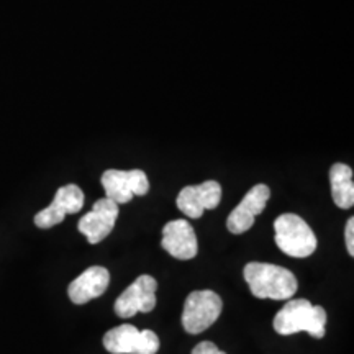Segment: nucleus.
I'll return each mask as SVG.
<instances>
[{
  "label": "nucleus",
  "instance_id": "obj_1",
  "mask_svg": "<svg viewBox=\"0 0 354 354\" xmlns=\"http://www.w3.org/2000/svg\"><path fill=\"white\" fill-rule=\"evenodd\" d=\"M243 276L256 299L289 300L299 289L294 272L276 264L248 263Z\"/></svg>",
  "mask_w": 354,
  "mask_h": 354
},
{
  "label": "nucleus",
  "instance_id": "obj_2",
  "mask_svg": "<svg viewBox=\"0 0 354 354\" xmlns=\"http://www.w3.org/2000/svg\"><path fill=\"white\" fill-rule=\"evenodd\" d=\"M274 330L279 335H295L300 331L322 339L325 336L326 312L320 305H313L305 299H294L287 302L274 317Z\"/></svg>",
  "mask_w": 354,
  "mask_h": 354
},
{
  "label": "nucleus",
  "instance_id": "obj_3",
  "mask_svg": "<svg viewBox=\"0 0 354 354\" xmlns=\"http://www.w3.org/2000/svg\"><path fill=\"white\" fill-rule=\"evenodd\" d=\"M276 245L290 258H308L317 250V236L302 216L284 214L274 221Z\"/></svg>",
  "mask_w": 354,
  "mask_h": 354
},
{
  "label": "nucleus",
  "instance_id": "obj_4",
  "mask_svg": "<svg viewBox=\"0 0 354 354\" xmlns=\"http://www.w3.org/2000/svg\"><path fill=\"white\" fill-rule=\"evenodd\" d=\"M223 302L214 290L190 292L185 299L183 312V326L190 335H198L209 330L218 320Z\"/></svg>",
  "mask_w": 354,
  "mask_h": 354
},
{
  "label": "nucleus",
  "instance_id": "obj_5",
  "mask_svg": "<svg viewBox=\"0 0 354 354\" xmlns=\"http://www.w3.org/2000/svg\"><path fill=\"white\" fill-rule=\"evenodd\" d=\"M104 348L110 354H156L159 338L151 330L140 331L133 325H120L105 333Z\"/></svg>",
  "mask_w": 354,
  "mask_h": 354
},
{
  "label": "nucleus",
  "instance_id": "obj_6",
  "mask_svg": "<svg viewBox=\"0 0 354 354\" xmlns=\"http://www.w3.org/2000/svg\"><path fill=\"white\" fill-rule=\"evenodd\" d=\"M156 279L143 274L115 300V313L120 318H131L136 313L153 312L156 307Z\"/></svg>",
  "mask_w": 354,
  "mask_h": 354
},
{
  "label": "nucleus",
  "instance_id": "obj_7",
  "mask_svg": "<svg viewBox=\"0 0 354 354\" xmlns=\"http://www.w3.org/2000/svg\"><path fill=\"white\" fill-rule=\"evenodd\" d=\"M102 185L105 189V197L117 205L128 203L135 196H146L149 190L148 176L140 169H107L102 174Z\"/></svg>",
  "mask_w": 354,
  "mask_h": 354
},
{
  "label": "nucleus",
  "instance_id": "obj_8",
  "mask_svg": "<svg viewBox=\"0 0 354 354\" xmlns=\"http://www.w3.org/2000/svg\"><path fill=\"white\" fill-rule=\"evenodd\" d=\"M84 207V192L76 184H68L57 189L55 198L46 209L39 210L35 215V225L38 228L48 230L59 225L66 215H73L81 212Z\"/></svg>",
  "mask_w": 354,
  "mask_h": 354
},
{
  "label": "nucleus",
  "instance_id": "obj_9",
  "mask_svg": "<svg viewBox=\"0 0 354 354\" xmlns=\"http://www.w3.org/2000/svg\"><path fill=\"white\" fill-rule=\"evenodd\" d=\"M118 214H120V209L117 203L107 197L99 198L92 210L79 220L77 230L87 238L91 245H97L112 233Z\"/></svg>",
  "mask_w": 354,
  "mask_h": 354
},
{
  "label": "nucleus",
  "instance_id": "obj_10",
  "mask_svg": "<svg viewBox=\"0 0 354 354\" xmlns=\"http://www.w3.org/2000/svg\"><path fill=\"white\" fill-rule=\"evenodd\" d=\"M221 185L216 180H205L198 185H187L176 198L177 209L189 218H201L205 210H214L220 205Z\"/></svg>",
  "mask_w": 354,
  "mask_h": 354
},
{
  "label": "nucleus",
  "instance_id": "obj_11",
  "mask_svg": "<svg viewBox=\"0 0 354 354\" xmlns=\"http://www.w3.org/2000/svg\"><path fill=\"white\" fill-rule=\"evenodd\" d=\"M269 197H271V189L266 184H258L253 189L248 190L243 201L234 207L227 220V228L230 233L241 234L254 225V218L261 215L266 209Z\"/></svg>",
  "mask_w": 354,
  "mask_h": 354
},
{
  "label": "nucleus",
  "instance_id": "obj_12",
  "mask_svg": "<svg viewBox=\"0 0 354 354\" xmlns=\"http://www.w3.org/2000/svg\"><path fill=\"white\" fill-rule=\"evenodd\" d=\"M162 250L180 261L194 259L198 253V241L187 220H172L162 228Z\"/></svg>",
  "mask_w": 354,
  "mask_h": 354
},
{
  "label": "nucleus",
  "instance_id": "obj_13",
  "mask_svg": "<svg viewBox=\"0 0 354 354\" xmlns=\"http://www.w3.org/2000/svg\"><path fill=\"white\" fill-rule=\"evenodd\" d=\"M110 284L109 269L102 266H92L84 271L77 279H74L68 287V295L71 302L76 305H84L92 299L100 297L105 294Z\"/></svg>",
  "mask_w": 354,
  "mask_h": 354
},
{
  "label": "nucleus",
  "instance_id": "obj_14",
  "mask_svg": "<svg viewBox=\"0 0 354 354\" xmlns=\"http://www.w3.org/2000/svg\"><path fill=\"white\" fill-rule=\"evenodd\" d=\"M331 198L339 209L348 210L354 205L353 169L343 162H336L330 169Z\"/></svg>",
  "mask_w": 354,
  "mask_h": 354
},
{
  "label": "nucleus",
  "instance_id": "obj_15",
  "mask_svg": "<svg viewBox=\"0 0 354 354\" xmlns=\"http://www.w3.org/2000/svg\"><path fill=\"white\" fill-rule=\"evenodd\" d=\"M192 354H227V353H223L221 349L216 348L215 343L202 342L192 349Z\"/></svg>",
  "mask_w": 354,
  "mask_h": 354
},
{
  "label": "nucleus",
  "instance_id": "obj_16",
  "mask_svg": "<svg viewBox=\"0 0 354 354\" xmlns=\"http://www.w3.org/2000/svg\"><path fill=\"white\" fill-rule=\"evenodd\" d=\"M344 238H346V248L349 256H354V218H349L344 230Z\"/></svg>",
  "mask_w": 354,
  "mask_h": 354
}]
</instances>
